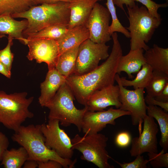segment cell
Instances as JSON below:
<instances>
[{
  "mask_svg": "<svg viewBox=\"0 0 168 168\" xmlns=\"http://www.w3.org/2000/svg\"><path fill=\"white\" fill-rule=\"evenodd\" d=\"M143 123V129L139 136L131 140L129 152L132 157L145 152H158L157 135L159 129L157 124L153 118L147 114L144 117Z\"/></svg>",
  "mask_w": 168,
  "mask_h": 168,
  "instance_id": "13",
  "label": "cell"
},
{
  "mask_svg": "<svg viewBox=\"0 0 168 168\" xmlns=\"http://www.w3.org/2000/svg\"><path fill=\"white\" fill-rule=\"evenodd\" d=\"M79 46L65 51L59 56L55 68L66 78L73 73Z\"/></svg>",
  "mask_w": 168,
  "mask_h": 168,
  "instance_id": "23",
  "label": "cell"
},
{
  "mask_svg": "<svg viewBox=\"0 0 168 168\" xmlns=\"http://www.w3.org/2000/svg\"><path fill=\"white\" fill-rule=\"evenodd\" d=\"M108 138L101 133L85 134L82 137L77 134L71 139L72 148L82 154L81 158L92 163L99 168H113L109 163L111 158L106 149Z\"/></svg>",
  "mask_w": 168,
  "mask_h": 168,
  "instance_id": "7",
  "label": "cell"
},
{
  "mask_svg": "<svg viewBox=\"0 0 168 168\" xmlns=\"http://www.w3.org/2000/svg\"><path fill=\"white\" fill-rule=\"evenodd\" d=\"M38 168H62L63 166L59 162L54 160H49L43 162H38Z\"/></svg>",
  "mask_w": 168,
  "mask_h": 168,
  "instance_id": "37",
  "label": "cell"
},
{
  "mask_svg": "<svg viewBox=\"0 0 168 168\" xmlns=\"http://www.w3.org/2000/svg\"><path fill=\"white\" fill-rule=\"evenodd\" d=\"M111 17L107 8L96 2L85 25L89 31V39L98 44L110 41L111 39L109 32Z\"/></svg>",
  "mask_w": 168,
  "mask_h": 168,
  "instance_id": "11",
  "label": "cell"
},
{
  "mask_svg": "<svg viewBox=\"0 0 168 168\" xmlns=\"http://www.w3.org/2000/svg\"><path fill=\"white\" fill-rule=\"evenodd\" d=\"M13 39L11 37L8 36L7 45L4 49L0 50V61L10 73L14 55L11 50V47L13 44Z\"/></svg>",
  "mask_w": 168,
  "mask_h": 168,
  "instance_id": "31",
  "label": "cell"
},
{
  "mask_svg": "<svg viewBox=\"0 0 168 168\" xmlns=\"http://www.w3.org/2000/svg\"><path fill=\"white\" fill-rule=\"evenodd\" d=\"M139 2L147 9L150 13L153 16L158 19H161L160 15L158 12V10L160 8H166L168 6V3L158 4L152 0H134Z\"/></svg>",
  "mask_w": 168,
  "mask_h": 168,
  "instance_id": "32",
  "label": "cell"
},
{
  "mask_svg": "<svg viewBox=\"0 0 168 168\" xmlns=\"http://www.w3.org/2000/svg\"><path fill=\"white\" fill-rule=\"evenodd\" d=\"M75 99L72 90L65 82L45 107L49 110V119H57L60 124L65 127L74 125L80 132L83 116L88 110L86 106L81 109L77 108L73 103Z\"/></svg>",
  "mask_w": 168,
  "mask_h": 168,
  "instance_id": "5",
  "label": "cell"
},
{
  "mask_svg": "<svg viewBox=\"0 0 168 168\" xmlns=\"http://www.w3.org/2000/svg\"><path fill=\"white\" fill-rule=\"evenodd\" d=\"M146 63L153 71H157L168 74V48H163L154 44L144 54Z\"/></svg>",
  "mask_w": 168,
  "mask_h": 168,
  "instance_id": "21",
  "label": "cell"
},
{
  "mask_svg": "<svg viewBox=\"0 0 168 168\" xmlns=\"http://www.w3.org/2000/svg\"><path fill=\"white\" fill-rule=\"evenodd\" d=\"M66 81V78L56 68L48 71L45 80L40 84L41 94L39 102L41 106L46 107Z\"/></svg>",
  "mask_w": 168,
  "mask_h": 168,
  "instance_id": "16",
  "label": "cell"
},
{
  "mask_svg": "<svg viewBox=\"0 0 168 168\" xmlns=\"http://www.w3.org/2000/svg\"><path fill=\"white\" fill-rule=\"evenodd\" d=\"M147 114L157 121L161 132L159 144L165 152L168 150V113L157 106L148 105L147 108Z\"/></svg>",
  "mask_w": 168,
  "mask_h": 168,
  "instance_id": "22",
  "label": "cell"
},
{
  "mask_svg": "<svg viewBox=\"0 0 168 168\" xmlns=\"http://www.w3.org/2000/svg\"><path fill=\"white\" fill-rule=\"evenodd\" d=\"M142 49H131L126 55H122L120 58L118 66L117 73L125 72L128 78L133 77L132 74L137 73L141 69L142 66L146 63Z\"/></svg>",
  "mask_w": 168,
  "mask_h": 168,
  "instance_id": "18",
  "label": "cell"
},
{
  "mask_svg": "<svg viewBox=\"0 0 168 168\" xmlns=\"http://www.w3.org/2000/svg\"><path fill=\"white\" fill-rule=\"evenodd\" d=\"M70 13L69 2H60L35 6L25 12L11 16L14 18H21L27 20L28 25L23 32L26 37L51 26L68 25Z\"/></svg>",
  "mask_w": 168,
  "mask_h": 168,
  "instance_id": "3",
  "label": "cell"
},
{
  "mask_svg": "<svg viewBox=\"0 0 168 168\" xmlns=\"http://www.w3.org/2000/svg\"><path fill=\"white\" fill-rule=\"evenodd\" d=\"M109 47L105 43H96L89 39L85 41L79 46L72 74L82 75L95 69L100 60L106 59L109 57Z\"/></svg>",
  "mask_w": 168,
  "mask_h": 168,
  "instance_id": "8",
  "label": "cell"
},
{
  "mask_svg": "<svg viewBox=\"0 0 168 168\" xmlns=\"http://www.w3.org/2000/svg\"><path fill=\"white\" fill-rule=\"evenodd\" d=\"M28 157L27 151L22 146L17 149H7L3 155L1 164L5 168H21Z\"/></svg>",
  "mask_w": 168,
  "mask_h": 168,
  "instance_id": "24",
  "label": "cell"
},
{
  "mask_svg": "<svg viewBox=\"0 0 168 168\" xmlns=\"http://www.w3.org/2000/svg\"><path fill=\"white\" fill-rule=\"evenodd\" d=\"M129 26L126 28L130 38V49H142L145 51L150 48L146 44L151 39L156 30L161 23V18L153 16L144 6L127 7Z\"/></svg>",
  "mask_w": 168,
  "mask_h": 168,
  "instance_id": "4",
  "label": "cell"
},
{
  "mask_svg": "<svg viewBox=\"0 0 168 168\" xmlns=\"http://www.w3.org/2000/svg\"><path fill=\"white\" fill-rule=\"evenodd\" d=\"M145 102L148 105L158 106L164 110L166 112H168V102H164L158 101L154 97L147 95L144 97Z\"/></svg>",
  "mask_w": 168,
  "mask_h": 168,
  "instance_id": "35",
  "label": "cell"
},
{
  "mask_svg": "<svg viewBox=\"0 0 168 168\" xmlns=\"http://www.w3.org/2000/svg\"><path fill=\"white\" fill-rule=\"evenodd\" d=\"M168 83V74L164 72L153 71L149 84L145 88L147 95L155 97L159 95Z\"/></svg>",
  "mask_w": 168,
  "mask_h": 168,
  "instance_id": "28",
  "label": "cell"
},
{
  "mask_svg": "<svg viewBox=\"0 0 168 168\" xmlns=\"http://www.w3.org/2000/svg\"><path fill=\"white\" fill-rule=\"evenodd\" d=\"M89 38V33L85 25L69 29L66 33L57 40L60 54L76 46Z\"/></svg>",
  "mask_w": 168,
  "mask_h": 168,
  "instance_id": "19",
  "label": "cell"
},
{
  "mask_svg": "<svg viewBox=\"0 0 168 168\" xmlns=\"http://www.w3.org/2000/svg\"><path fill=\"white\" fill-rule=\"evenodd\" d=\"M166 1V2L168 3V0H165Z\"/></svg>",
  "mask_w": 168,
  "mask_h": 168,
  "instance_id": "44",
  "label": "cell"
},
{
  "mask_svg": "<svg viewBox=\"0 0 168 168\" xmlns=\"http://www.w3.org/2000/svg\"><path fill=\"white\" fill-rule=\"evenodd\" d=\"M41 128L45 138L46 146L61 157L71 159L74 153L71 139L60 128L59 120L49 119L47 124H41Z\"/></svg>",
  "mask_w": 168,
  "mask_h": 168,
  "instance_id": "10",
  "label": "cell"
},
{
  "mask_svg": "<svg viewBox=\"0 0 168 168\" xmlns=\"http://www.w3.org/2000/svg\"><path fill=\"white\" fill-rule=\"evenodd\" d=\"M105 5L110 12L112 19V22L109 28L110 34L111 35L114 32H120L123 34L126 37L130 38V34L128 31L122 25L118 18L116 8L113 0H107Z\"/></svg>",
  "mask_w": 168,
  "mask_h": 168,
  "instance_id": "29",
  "label": "cell"
},
{
  "mask_svg": "<svg viewBox=\"0 0 168 168\" xmlns=\"http://www.w3.org/2000/svg\"><path fill=\"white\" fill-rule=\"evenodd\" d=\"M26 92L7 94L0 91V123L16 132L27 119L33 118L29 107L34 97L27 98Z\"/></svg>",
  "mask_w": 168,
  "mask_h": 168,
  "instance_id": "6",
  "label": "cell"
},
{
  "mask_svg": "<svg viewBox=\"0 0 168 168\" xmlns=\"http://www.w3.org/2000/svg\"><path fill=\"white\" fill-rule=\"evenodd\" d=\"M28 24L26 19L19 21L14 19L10 15H0V33L8 35L26 45L27 39L24 36L23 32Z\"/></svg>",
  "mask_w": 168,
  "mask_h": 168,
  "instance_id": "20",
  "label": "cell"
},
{
  "mask_svg": "<svg viewBox=\"0 0 168 168\" xmlns=\"http://www.w3.org/2000/svg\"><path fill=\"white\" fill-rule=\"evenodd\" d=\"M114 5H116L121 9L124 11L123 5L125 4L126 7H133L135 5L134 0H113Z\"/></svg>",
  "mask_w": 168,
  "mask_h": 168,
  "instance_id": "38",
  "label": "cell"
},
{
  "mask_svg": "<svg viewBox=\"0 0 168 168\" xmlns=\"http://www.w3.org/2000/svg\"><path fill=\"white\" fill-rule=\"evenodd\" d=\"M12 139L25 148L28 154V160L38 162L54 160L60 163L64 168H73L77 162L76 160L72 161L71 159L61 157L46 146L41 124L21 125L17 131L14 132Z\"/></svg>",
  "mask_w": 168,
  "mask_h": 168,
  "instance_id": "2",
  "label": "cell"
},
{
  "mask_svg": "<svg viewBox=\"0 0 168 168\" xmlns=\"http://www.w3.org/2000/svg\"><path fill=\"white\" fill-rule=\"evenodd\" d=\"M38 161L33 160H27L23 165V168H38Z\"/></svg>",
  "mask_w": 168,
  "mask_h": 168,
  "instance_id": "41",
  "label": "cell"
},
{
  "mask_svg": "<svg viewBox=\"0 0 168 168\" xmlns=\"http://www.w3.org/2000/svg\"><path fill=\"white\" fill-rule=\"evenodd\" d=\"M135 159L133 161L126 163H120L114 161L122 168H147V164L149 162L148 160L144 159L142 155H138L135 157Z\"/></svg>",
  "mask_w": 168,
  "mask_h": 168,
  "instance_id": "33",
  "label": "cell"
},
{
  "mask_svg": "<svg viewBox=\"0 0 168 168\" xmlns=\"http://www.w3.org/2000/svg\"><path fill=\"white\" fill-rule=\"evenodd\" d=\"M119 94L118 85L109 86L94 92L85 106L88 111L92 112L103 111L107 107L112 106L119 109L121 106Z\"/></svg>",
  "mask_w": 168,
  "mask_h": 168,
  "instance_id": "15",
  "label": "cell"
},
{
  "mask_svg": "<svg viewBox=\"0 0 168 168\" xmlns=\"http://www.w3.org/2000/svg\"><path fill=\"white\" fill-rule=\"evenodd\" d=\"M35 6L34 0H0V15L22 13Z\"/></svg>",
  "mask_w": 168,
  "mask_h": 168,
  "instance_id": "26",
  "label": "cell"
},
{
  "mask_svg": "<svg viewBox=\"0 0 168 168\" xmlns=\"http://www.w3.org/2000/svg\"><path fill=\"white\" fill-rule=\"evenodd\" d=\"M9 145V141L8 138L0 131V162L2 161L5 152L7 149Z\"/></svg>",
  "mask_w": 168,
  "mask_h": 168,
  "instance_id": "36",
  "label": "cell"
},
{
  "mask_svg": "<svg viewBox=\"0 0 168 168\" xmlns=\"http://www.w3.org/2000/svg\"><path fill=\"white\" fill-rule=\"evenodd\" d=\"M5 35L0 33V38L5 37Z\"/></svg>",
  "mask_w": 168,
  "mask_h": 168,
  "instance_id": "43",
  "label": "cell"
},
{
  "mask_svg": "<svg viewBox=\"0 0 168 168\" xmlns=\"http://www.w3.org/2000/svg\"><path fill=\"white\" fill-rule=\"evenodd\" d=\"M131 113L112 107L107 110L92 112L87 111L82 120L81 129L85 134L99 133L108 124L115 125V120L121 116L130 115Z\"/></svg>",
  "mask_w": 168,
  "mask_h": 168,
  "instance_id": "14",
  "label": "cell"
},
{
  "mask_svg": "<svg viewBox=\"0 0 168 168\" xmlns=\"http://www.w3.org/2000/svg\"><path fill=\"white\" fill-rule=\"evenodd\" d=\"M131 138L130 134L128 132H122L116 135L115 138V143L118 147H125L130 144Z\"/></svg>",
  "mask_w": 168,
  "mask_h": 168,
  "instance_id": "34",
  "label": "cell"
},
{
  "mask_svg": "<svg viewBox=\"0 0 168 168\" xmlns=\"http://www.w3.org/2000/svg\"><path fill=\"white\" fill-rule=\"evenodd\" d=\"M153 70L151 66L147 63L144 64L138 72L136 77L132 80H128L126 77H119L122 85L125 86H133L134 89L138 88H145L151 80Z\"/></svg>",
  "mask_w": 168,
  "mask_h": 168,
  "instance_id": "25",
  "label": "cell"
},
{
  "mask_svg": "<svg viewBox=\"0 0 168 168\" xmlns=\"http://www.w3.org/2000/svg\"><path fill=\"white\" fill-rule=\"evenodd\" d=\"M73 0H34L36 5L42 4H51L60 2H70Z\"/></svg>",
  "mask_w": 168,
  "mask_h": 168,
  "instance_id": "40",
  "label": "cell"
},
{
  "mask_svg": "<svg viewBox=\"0 0 168 168\" xmlns=\"http://www.w3.org/2000/svg\"><path fill=\"white\" fill-rule=\"evenodd\" d=\"M148 160L154 168H168V153L162 149L160 153H148Z\"/></svg>",
  "mask_w": 168,
  "mask_h": 168,
  "instance_id": "30",
  "label": "cell"
},
{
  "mask_svg": "<svg viewBox=\"0 0 168 168\" xmlns=\"http://www.w3.org/2000/svg\"><path fill=\"white\" fill-rule=\"evenodd\" d=\"M119 74L117 73L115 77L119 86V99L121 103L120 110L131 113L132 123L134 126L138 125L139 133L142 131V124L143 119L147 115V105L145 102L144 88L129 90L121 84Z\"/></svg>",
  "mask_w": 168,
  "mask_h": 168,
  "instance_id": "9",
  "label": "cell"
},
{
  "mask_svg": "<svg viewBox=\"0 0 168 168\" xmlns=\"http://www.w3.org/2000/svg\"><path fill=\"white\" fill-rule=\"evenodd\" d=\"M156 100L162 102H168V83L158 96L154 97Z\"/></svg>",
  "mask_w": 168,
  "mask_h": 168,
  "instance_id": "39",
  "label": "cell"
},
{
  "mask_svg": "<svg viewBox=\"0 0 168 168\" xmlns=\"http://www.w3.org/2000/svg\"><path fill=\"white\" fill-rule=\"evenodd\" d=\"M27 39L28 59L30 61L35 59L39 63H46L48 71L55 68L60 55L57 40L45 38Z\"/></svg>",
  "mask_w": 168,
  "mask_h": 168,
  "instance_id": "12",
  "label": "cell"
},
{
  "mask_svg": "<svg viewBox=\"0 0 168 168\" xmlns=\"http://www.w3.org/2000/svg\"><path fill=\"white\" fill-rule=\"evenodd\" d=\"M113 45L111 52L106 60L89 73L78 76L71 74L66 82L72 90L75 98L85 106L91 96L95 91L114 85L117 73L119 59L123 50L116 32L111 35Z\"/></svg>",
  "mask_w": 168,
  "mask_h": 168,
  "instance_id": "1",
  "label": "cell"
},
{
  "mask_svg": "<svg viewBox=\"0 0 168 168\" xmlns=\"http://www.w3.org/2000/svg\"><path fill=\"white\" fill-rule=\"evenodd\" d=\"M69 29L68 25L57 24L44 28L35 33L27 35V39L45 38L56 40L63 36Z\"/></svg>",
  "mask_w": 168,
  "mask_h": 168,
  "instance_id": "27",
  "label": "cell"
},
{
  "mask_svg": "<svg viewBox=\"0 0 168 168\" xmlns=\"http://www.w3.org/2000/svg\"><path fill=\"white\" fill-rule=\"evenodd\" d=\"M103 0H73L69 2V29L85 25L95 4Z\"/></svg>",
  "mask_w": 168,
  "mask_h": 168,
  "instance_id": "17",
  "label": "cell"
},
{
  "mask_svg": "<svg viewBox=\"0 0 168 168\" xmlns=\"http://www.w3.org/2000/svg\"><path fill=\"white\" fill-rule=\"evenodd\" d=\"M0 73L8 78H10L11 73L9 72L5 66L0 61Z\"/></svg>",
  "mask_w": 168,
  "mask_h": 168,
  "instance_id": "42",
  "label": "cell"
}]
</instances>
